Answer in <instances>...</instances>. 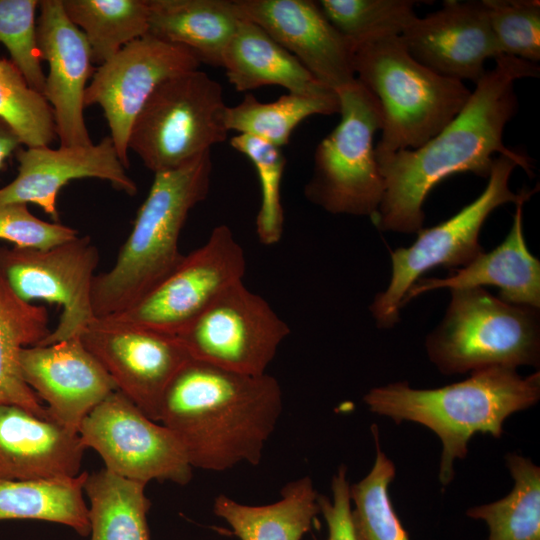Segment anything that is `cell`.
Masks as SVG:
<instances>
[{
    "mask_svg": "<svg viewBox=\"0 0 540 540\" xmlns=\"http://www.w3.org/2000/svg\"><path fill=\"white\" fill-rule=\"evenodd\" d=\"M540 67L508 55L495 58L461 111L416 149L376 154L383 197L374 223L384 232L418 233L429 192L445 178L470 172L488 178L494 155H522L503 143L506 124L518 109L515 82L538 77Z\"/></svg>",
    "mask_w": 540,
    "mask_h": 540,
    "instance_id": "obj_1",
    "label": "cell"
},
{
    "mask_svg": "<svg viewBox=\"0 0 540 540\" xmlns=\"http://www.w3.org/2000/svg\"><path fill=\"white\" fill-rule=\"evenodd\" d=\"M282 412L271 375H247L190 359L165 390L159 422L194 468L225 471L257 465Z\"/></svg>",
    "mask_w": 540,
    "mask_h": 540,
    "instance_id": "obj_2",
    "label": "cell"
},
{
    "mask_svg": "<svg viewBox=\"0 0 540 540\" xmlns=\"http://www.w3.org/2000/svg\"><path fill=\"white\" fill-rule=\"evenodd\" d=\"M540 399V373L521 376L515 368L495 366L476 370L460 382L440 388L415 389L395 382L370 389L363 397L369 411L410 421L433 431L442 443L439 482L454 478V462L464 459L477 433L500 438L512 414L534 406Z\"/></svg>",
    "mask_w": 540,
    "mask_h": 540,
    "instance_id": "obj_3",
    "label": "cell"
},
{
    "mask_svg": "<svg viewBox=\"0 0 540 540\" xmlns=\"http://www.w3.org/2000/svg\"><path fill=\"white\" fill-rule=\"evenodd\" d=\"M212 167L207 151L176 169L154 174L114 265L93 278L94 318L130 308L178 266L184 257L179 251L181 231L190 211L208 195Z\"/></svg>",
    "mask_w": 540,
    "mask_h": 540,
    "instance_id": "obj_4",
    "label": "cell"
},
{
    "mask_svg": "<svg viewBox=\"0 0 540 540\" xmlns=\"http://www.w3.org/2000/svg\"><path fill=\"white\" fill-rule=\"evenodd\" d=\"M353 68L356 79L380 105L382 126L376 154L420 147L454 119L471 95L463 82L415 60L401 35H382L356 44Z\"/></svg>",
    "mask_w": 540,
    "mask_h": 540,
    "instance_id": "obj_5",
    "label": "cell"
},
{
    "mask_svg": "<svg viewBox=\"0 0 540 540\" xmlns=\"http://www.w3.org/2000/svg\"><path fill=\"white\" fill-rule=\"evenodd\" d=\"M425 348L444 375L539 367V309L504 302L482 287L451 290L446 313L426 337Z\"/></svg>",
    "mask_w": 540,
    "mask_h": 540,
    "instance_id": "obj_6",
    "label": "cell"
},
{
    "mask_svg": "<svg viewBox=\"0 0 540 540\" xmlns=\"http://www.w3.org/2000/svg\"><path fill=\"white\" fill-rule=\"evenodd\" d=\"M336 93L340 122L316 147L304 195L328 213L374 219L384 192L374 146L380 105L357 79Z\"/></svg>",
    "mask_w": 540,
    "mask_h": 540,
    "instance_id": "obj_7",
    "label": "cell"
},
{
    "mask_svg": "<svg viewBox=\"0 0 540 540\" xmlns=\"http://www.w3.org/2000/svg\"><path fill=\"white\" fill-rule=\"evenodd\" d=\"M227 108L220 83L199 69L166 79L137 115L128 149L154 174L176 169L226 140Z\"/></svg>",
    "mask_w": 540,
    "mask_h": 540,
    "instance_id": "obj_8",
    "label": "cell"
},
{
    "mask_svg": "<svg viewBox=\"0 0 540 540\" xmlns=\"http://www.w3.org/2000/svg\"><path fill=\"white\" fill-rule=\"evenodd\" d=\"M518 166L532 176V166L525 155H498L485 189L474 201L438 225L422 228L409 247L390 252V281L384 291L375 295L369 307L377 327L391 328L400 321L402 300L424 273L437 266L463 267L484 252L479 235L488 216L496 208L506 203L516 204L535 192L521 190L514 193L510 189V176Z\"/></svg>",
    "mask_w": 540,
    "mask_h": 540,
    "instance_id": "obj_9",
    "label": "cell"
},
{
    "mask_svg": "<svg viewBox=\"0 0 540 540\" xmlns=\"http://www.w3.org/2000/svg\"><path fill=\"white\" fill-rule=\"evenodd\" d=\"M245 272L243 248L228 226L219 225L140 301L103 319L177 336Z\"/></svg>",
    "mask_w": 540,
    "mask_h": 540,
    "instance_id": "obj_10",
    "label": "cell"
},
{
    "mask_svg": "<svg viewBox=\"0 0 540 540\" xmlns=\"http://www.w3.org/2000/svg\"><path fill=\"white\" fill-rule=\"evenodd\" d=\"M289 334L288 324L242 281L218 296L177 337L192 360L262 375Z\"/></svg>",
    "mask_w": 540,
    "mask_h": 540,
    "instance_id": "obj_11",
    "label": "cell"
},
{
    "mask_svg": "<svg viewBox=\"0 0 540 540\" xmlns=\"http://www.w3.org/2000/svg\"><path fill=\"white\" fill-rule=\"evenodd\" d=\"M78 434L85 448L101 456L106 469L122 477L179 485L192 478L193 467L176 436L118 390L89 412Z\"/></svg>",
    "mask_w": 540,
    "mask_h": 540,
    "instance_id": "obj_12",
    "label": "cell"
},
{
    "mask_svg": "<svg viewBox=\"0 0 540 540\" xmlns=\"http://www.w3.org/2000/svg\"><path fill=\"white\" fill-rule=\"evenodd\" d=\"M98 262L99 251L89 236L46 250L0 247V274L19 298L62 307L57 326L38 345L80 335L94 319L91 288Z\"/></svg>",
    "mask_w": 540,
    "mask_h": 540,
    "instance_id": "obj_13",
    "label": "cell"
},
{
    "mask_svg": "<svg viewBox=\"0 0 540 540\" xmlns=\"http://www.w3.org/2000/svg\"><path fill=\"white\" fill-rule=\"evenodd\" d=\"M199 65L186 47L147 34L128 43L94 71L84 105L102 108L110 138L126 168L129 134L150 95L161 82Z\"/></svg>",
    "mask_w": 540,
    "mask_h": 540,
    "instance_id": "obj_14",
    "label": "cell"
},
{
    "mask_svg": "<svg viewBox=\"0 0 540 540\" xmlns=\"http://www.w3.org/2000/svg\"><path fill=\"white\" fill-rule=\"evenodd\" d=\"M118 391L159 422L163 395L190 360L179 338L147 328L94 318L80 334Z\"/></svg>",
    "mask_w": 540,
    "mask_h": 540,
    "instance_id": "obj_15",
    "label": "cell"
},
{
    "mask_svg": "<svg viewBox=\"0 0 540 540\" xmlns=\"http://www.w3.org/2000/svg\"><path fill=\"white\" fill-rule=\"evenodd\" d=\"M240 18L264 29L333 91L355 81L354 44L309 0H235Z\"/></svg>",
    "mask_w": 540,
    "mask_h": 540,
    "instance_id": "obj_16",
    "label": "cell"
},
{
    "mask_svg": "<svg viewBox=\"0 0 540 540\" xmlns=\"http://www.w3.org/2000/svg\"><path fill=\"white\" fill-rule=\"evenodd\" d=\"M37 40L48 64L43 96L53 111L60 146L92 144L84 119L87 81L94 73L89 44L65 14L62 0L39 1Z\"/></svg>",
    "mask_w": 540,
    "mask_h": 540,
    "instance_id": "obj_17",
    "label": "cell"
},
{
    "mask_svg": "<svg viewBox=\"0 0 540 540\" xmlns=\"http://www.w3.org/2000/svg\"><path fill=\"white\" fill-rule=\"evenodd\" d=\"M19 366L26 384L46 403L48 417L76 432L89 412L117 390L80 335L22 348Z\"/></svg>",
    "mask_w": 540,
    "mask_h": 540,
    "instance_id": "obj_18",
    "label": "cell"
},
{
    "mask_svg": "<svg viewBox=\"0 0 540 540\" xmlns=\"http://www.w3.org/2000/svg\"><path fill=\"white\" fill-rule=\"evenodd\" d=\"M412 57L444 77L475 84L485 61L501 54L482 1H445L425 17L416 16L401 34Z\"/></svg>",
    "mask_w": 540,
    "mask_h": 540,
    "instance_id": "obj_19",
    "label": "cell"
},
{
    "mask_svg": "<svg viewBox=\"0 0 540 540\" xmlns=\"http://www.w3.org/2000/svg\"><path fill=\"white\" fill-rule=\"evenodd\" d=\"M15 156L18 174L0 188V205L32 203L54 222L59 221L58 193L72 180L97 178L129 196L137 193V185L128 176L110 136L87 146L20 147Z\"/></svg>",
    "mask_w": 540,
    "mask_h": 540,
    "instance_id": "obj_20",
    "label": "cell"
},
{
    "mask_svg": "<svg viewBox=\"0 0 540 540\" xmlns=\"http://www.w3.org/2000/svg\"><path fill=\"white\" fill-rule=\"evenodd\" d=\"M85 449L78 432L21 406L0 403V479L75 477Z\"/></svg>",
    "mask_w": 540,
    "mask_h": 540,
    "instance_id": "obj_21",
    "label": "cell"
},
{
    "mask_svg": "<svg viewBox=\"0 0 540 540\" xmlns=\"http://www.w3.org/2000/svg\"><path fill=\"white\" fill-rule=\"evenodd\" d=\"M516 204L513 224L506 238L492 251L482 252L446 278H420L407 291L401 308L417 296L435 289L499 288L504 302L540 309V261L528 250L523 231V205Z\"/></svg>",
    "mask_w": 540,
    "mask_h": 540,
    "instance_id": "obj_22",
    "label": "cell"
},
{
    "mask_svg": "<svg viewBox=\"0 0 540 540\" xmlns=\"http://www.w3.org/2000/svg\"><path fill=\"white\" fill-rule=\"evenodd\" d=\"M221 67L239 92L266 85L282 86L288 93L308 96L335 92L315 79L264 29L243 18L223 52Z\"/></svg>",
    "mask_w": 540,
    "mask_h": 540,
    "instance_id": "obj_23",
    "label": "cell"
},
{
    "mask_svg": "<svg viewBox=\"0 0 540 540\" xmlns=\"http://www.w3.org/2000/svg\"><path fill=\"white\" fill-rule=\"evenodd\" d=\"M148 34L189 49L198 60L222 65L240 17L229 0H147Z\"/></svg>",
    "mask_w": 540,
    "mask_h": 540,
    "instance_id": "obj_24",
    "label": "cell"
},
{
    "mask_svg": "<svg viewBox=\"0 0 540 540\" xmlns=\"http://www.w3.org/2000/svg\"><path fill=\"white\" fill-rule=\"evenodd\" d=\"M213 513L226 521L240 540H301L320 513L318 493L308 476L289 482L281 498L266 505H246L220 494Z\"/></svg>",
    "mask_w": 540,
    "mask_h": 540,
    "instance_id": "obj_25",
    "label": "cell"
},
{
    "mask_svg": "<svg viewBox=\"0 0 540 540\" xmlns=\"http://www.w3.org/2000/svg\"><path fill=\"white\" fill-rule=\"evenodd\" d=\"M48 321L45 307L19 298L0 274V403L18 405L50 419L19 366L20 350L38 345L50 333Z\"/></svg>",
    "mask_w": 540,
    "mask_h": 540,
    "instance_id": "obj_26",
    "label": "cell"
},
{
    "mask_svg": "<svg viewBox=\"0 0 540 540\" xmlns=\"http://www.w3.org/2000/svg\"><path fill=\"white\" fill-rule=\"evenodd\" d=\"M88 472L51 480L0 479V520L31 519L55 522L90 534L84 483Z\"/></svg>",
    "mask_w": 540,
    "mask_h": 540,
    "instance_id": "obj_27",
    "label": "cell"
},
{
    "mask_svg": "<svg viewBox=\"0 0 540 540\" xmlns=\"http://www.w3.org/2000/svg\"><path fill=\"white\" fill-rule=\"evenodd\" d=\"M145 483L104 468L87 474L91 540H150Z\"/></svg>",
    "mask_w": 540,
    "mask_h": 540,
    "instance_id": "obj_28",
    "label": "cell"
},
{
    "mask_svg": "<svg viewBox=\"0 0 540 540\" xmlns=\"http://www.w3.org/2000/svg\"><path fill=\"white\" fill-rule=\"evenodd\" d=\"M62 5L84 34L98 65L149 32L147 0H62Z\"/></svg>",
    "mask_w": 540,
    "mask_h": 540,
    "instance_id": "obj_29",
    "label": "cell"
},
{
    "mask_svg": "<svg viewBox=\"0 0 540 540\" xmlns=\"http://www.w3.org/2000/svg\"><path fill=\"white\" fill-rule=\"evenodd\" d=\"M505 461L514 480L512 490L500 500L468 509L466 515L486 523L488 540H540V468L517 453L507 454Z\"/></svg>",
    "mask_w": 540,
    "mask_h": 540,
    "instance_id": "obj_30",
    "label": "cell"
},
{
    "mask_svg": "<svg viewBox=\"0 0 540 540\" xmlns=\"http://www.w3.org/2000/svg\"><path fill=\"white\" fill-rule=\"evenodd\" d=\"M339 111L336 92L323 96L288 93L269 103L246 93L239 104L227 108L226 126L229 131L253 135L281 148L304 119Z\"/></svg>",
    "mask_w": 540,
    "mask_h": 540,
    "instance_id": "obj_31",
    "label": "cell"
},
{
    "mask_svg": "<svg viewBox=\"0 0 540 540\" xmlns=\"http://www.w3.org/2000/svg\"><path fill=\"white\" fill-rule=\"evenodd\" d=\"M376 457L369 473L350 486L351 523L355 540H410L390 500L388 488L396 468L380 448L379 432L372 426Z\"/></svg>",
    "mask_w": 540,
    "mask_h": 540,
    "instance_id": "obj_32",
    "label": "cell"
},
{
    "mask_svg": "<svg viewBox=\"0 0 540 540\" xmlns=\"http://www.w3.org/2000/svg\"><path fill=\"white\" fill-rule=\"evenodd\" d=\"M0 118L26 147H48L57 138L51 106L5 58H0Z\"/></svg>",
    "mask_w": 540,
    "mask_h": 540,
    "instance_id": "obj_33",
    "label": "cell"
},
{
    "mask_svg": "<svg viewBox=\"0 0 540 540\" xmlns=\"http://www.w3.org/2000/svg\"><path fill=\"white\" fill-rule=\"evenodd\" d=\"M412 0H321V11L354 46L382 35H401L417 16Z\"/></svg>",
    "mask_w": 540,
    "mask_h": 540,
    "instance_id": "obj_34",
    "label": "cell"
},
{
    "mask_svg": "<svg viewBox=\"0 0 540 540\" xmlns=\"http://www.w3.org/2000/svg\"><path fill=\"white\" fill-rule=\"evenodd\" d=\"M230 145L244 154L257 171L261 202L255 221L256 234L261 244L275 245L284 230L281 181L286 158L280 147L249 134L233 136Z\"/></svg>",
    "mask_w": 540,
    "mask_h": 540,
    "instance_id": "obj_35",
    "label": "cell"
},
{
    "mask_svg": "<svg viewBox=\"0 0 540 540\" xmlns=\"http://www.w3.org/2000/svg\"><path fill=\"white\" fill-rule=\"evenodd\" d=\"M37 0H0V42L27 83L43 95L45 74L37 40Z\"/></svg>",
    "mask_w": 540,
    "mask_h": 540,
    "instance_id": "obj_36",
    "label": "cell"
},
{
    "mask_svg": "<svg viewBox=\"0 0 540 540\" xmlns=\"http://www.w3.org/2000/svg\"><path fill=\"white\" fill-rule=\"evenodd\" d=\"M501 54L532 63L540 60V2L482 0Z\"/></svg>",
    "mask_w": 540,
    "mask_h": 540,
    "instance_id": "obj_37",
    "label": "cell"
},
{
    "mask_svg": "<svg viewBox=\"0 0 540 540\" xmlns=\"http://www.w3.org/2000/svg\"><path fill=\"white\" fill-rule=\"evenodd\" d=\"M79 236L76 229L34 216L26 203L0 205V239L15 247L46 250Z\"/></svg>",
    "mask_w": 540,
    "mask_h": 540,
    "instance_id": "obj_38",
    "label": "cell"
},
{
    "mask_svg": "<svg viewBox=\"0 0 540 540\" xmlns=\"http://www.w3.org/2000/svg\"><path fill=\"white\" fill-rule=\"evenodd\" d=\"M345 466H340L331 482L332 499L318 495L320 513L327 527V540H355L351 523L350 485Z\"/></svg>",
    "mask_w": 540,
    "mask_h": 540,
    "instance_id": "obj_39",
    "label": "cell"
},
{
    "mask_svg": "<svg viewBox=\"0 0 540 540\" xmlns=\"http://www.w3.org/2000/svg\"><path fill=\"white\" fill-rule=\"evenodd\" d=\"M20 146L21 142L15 131L0 118V169Z\"/></svg>",
    "mask_w": 540,
    "mask_h": 540,
    "instance_id": "obj_40",
    "label": "cell"
}]
</instances>
